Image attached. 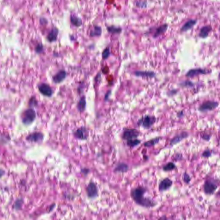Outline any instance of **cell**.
I'll list each match as a JSON object with an SVG mask.
<instances>
[{
	"mask_svg": "<svg viewBox=\"0 0 220 220\" xmlns=\"http://www.w3.org/2000/svg\"><path fill=\"white\" fill-rule=\"evenodd\" d=\"M147 191L148 190L146 187L138 186L132 189L130 196L132 200L138 205L149 209L155 207L157 205V203L151 198L144 197Z\"/></svg>",
	"mask_w": 220,
	"mask_h": 220,
	"instance_id": "1",
	"label": "cell"
},
{
	"mask_svg": "<svg viewBox=\"0 0 220 220\" xmlns=\"http://www.w3.org/2000/svg\"><path fill=\"white\" fill-rule=\"evenodd\" d=\"M219 187V184L216 180L209 179L205 181L203 186L204 192L207 195H212Z\"/></svg>",
	"mask_w": 220,
	"mask_h": 220,
	"instance_id": "2",
	"label": "cell"
},
{
	"mask_svg": "<svg viewBox=\"0 0 220 220\" xmlns=\"http://www.w3.org/2000/svg\"><path fill=\"white\" fill-rule=\"evenodd\" d=\"M156 121V118L154 116L147 115L143 116L138 120L137 125L144 129L148 130L150 129Z\"/></svg>",
	"mask_w": 220,
	"mask_h": 220,
	"instance_id": "3",
	"label": "cell"
},
{
	"mask_svg": "<svg viewBox=\"0 0 220 220\" xmlns=\"http://www.w3.org/2000/svg\"><path fill=\"white\" fill-rule=\"evenodd\" d=\"M36 117L35 112L33 108L27 109L22 114V122L24 124L29 125L34 122Z\"/></svg>",
	"mask_w": 220,
	"mask_h": 220,
	"instance_id": "4",
	"label": "cell"
},
{
	"mask_svg": "<svg viewBox=\"0 0 220 220\" xmlns=\"http://www.w3.org/2000/svg\"><path fill=\"white\" fill-rule=\"evenodd\" d=\"M141 133L139 131L135 129H125L122 133V139L124 140L137 138L140 136Z\"/></svg>",
	"mask_w": 220,
	"mask_h": 220,
	"instance_id": "5",
	"label": "cell"
},
{
	"mask_svg": "<svg viewBox=\"0 0 220 220\" xmlns=\"http://www.w3.org/2000/svg\"><path fill=\"white\" fill-rule=\"evenodd\" d=\"M219 105L217 102L208 101L203 103L198 108V110L201 112H206L212 111L217 108Z\"/></svg>",
	"mask_w": 220,
	"mask_h": 220,
	"instance_id": "6",
	"label": "cell"
},
{
	"mask_svg": "<svg viewBox=\"0 0 220 220\" xmlns=\"http://www.w3.org/2000/svg\"><path fill=\"white\" fill-rule=\"evenodd\" d=\"M173 181L169 178H165L160 181L159 184V191L162 193L169 190L173 185Z\"/></svg>",
	"mask_w": 220,
	"mask_h": 220,
	"instance_id": "7",
	"label": "cell"
},
{
	"mask_svg": "<svg viewBox=\"0 0 220 220\" xmlns=\"http://www.w3.org/2000/svg\"><path fill=\"white\" fill-rule=\"evenodd\" d=\"M86 192L87 196L90 198H94L98 196L97 187L95 183L90 182L86 188Z\"/></svg>",
	"mask_w": 220,
	"mask_h": 220,
	"instance_id": "8",
	"label": "cell"
},
{
	"mask_svg": "<svg viewBox=\"0 0 220 220\" xmlns=\"http://www.w3.org/2000/svg\"><path fill=\"white\" fill-rule=\"evenodd\" d=\"M39 92L43 96H46L51 97L53 94V90L51 87L47 84H40L38 86Z\"/></svg>",
	"mask_w": 220,
	"mask_h": 220,
	"instance_id": "9",
	"label": "cell"
},
{
	"mask_svg": "<svg viewBox=\"0 0 220 220\" xmlns=\"http://www.w3.org/2000/svg\"><path fill=\"white\" fill-rule=\"evenodd\" d=\"M189 136V133L187 132H182L179 134L174 137L170 140V144L171 146L176 145L177 144L181 142L185 138H187Z\"/></svg>",
	"mask_w": 220,
	"mask_h": 220,
	"instance_id": "10",
	"label": "cell"
},
{
	"mask_svg": "<svg viewBox=\"0 0 220 220\" xmlns=\"http://www.w3.org/2000/svg\"><path fill=\"white\" fill-rule=\"evenodd\" d=\"M43 135L40 132H35L30 134L26 137V140L30 142H39L42 141Z\"/></svg>",
	"mask_w": 220,
	"mask_h": 220,
	"instance_id": "11",
	"label": "cell"
},
{
	"mask_svg": "<svg viewBox=\"0 0 220 220\" xmlns=\"http://www.w3.org/2000/svg\"><path fill=\"white\" fill-rule=\"evenodd\" d=\"M74 136L76 138L80 140H86L88 137V133L85 127L79 128L74 132Z\"/></svg>",
	"mask_w": 220,
	"mask_h": 220,
	"instance_id": "12",
	"label": "cell"
},
{
	"mask_svg": "<svg viewBox=\"0 0 220 220\" xmlns=\"http://www.w3.org/2000/svg\"><path fill=\"white\" fill-rule=\"evenodd\" d=\"M207 73V70L200 68H194L191 69L187 73L186 76L188 78H193L196 76L202 74H205Z\"/></svg>",
	"mask_w": 220,
	"mask_h": 220,
	"instance_id": "13",
	"label": "cell"
},
{
	"mask_svg": "<svg viewBox=\"0 0 220 220\" xmlns=\"http://www.w3.org/2000/svg\"><path fill=\"white\" fill-rule=\"evenodd\" d=\"M197 23V20L195 19H191L186 22L181 27L180 31L181 32H186L187 31L192 29Z\"/></svg>",
	"mask_w": 220,
	"mask_h": 220,
	"instance_id": "14",
	"label": "cell"
},
{
	"mask_svg": "<svg viewBox=\"0 0 220 220\" xmlns=\"http://www.w3.org/2000/svg\"><path fill=\"white\" fill-rule=\"evenodd\" d=\"M168 25L167 23H164L163 24L159 26L156 29L153 35V38H156L159 37L160 36L164 34L167 30L168 29Z\"/></svg>",
	"mask_w": 220,
	"mask_h": 220,
	"instance_id": "15",
	"label": "cell"
},
{
	"mask_svg": "<svg viewBox=\"0 0 220 220\" xmlns=\"http://www.w3.org/2000/svg\"><path fill=\"white\" fill-rule=\"evenodd\" d=\"M212 28L211 25H206L203 26L199 30V36L200 38H204L208 37V36L209 35V33L211 32L212 31Z\"/></svg>",
	"mask_w": 220,
	"mask_h": 220,
	"instance_id": "16",
	"label": "cell"
},
{
	"mask_svg": "<svg viewBox=\"0 0 220 220\" xmlns=\"http://www.w3.org/2000/svg\"><path fill=\"white\" fill-rule=\"evenodd\" d=\"M66 72L64 70H61L53 77V81L55 84H60L66 79Z\"/></svg>",
	"mask_w": 220,
	"mask_h": 220,
	"instance_id": "17",
	"label": "cell"
},
{
	"mask_svg": "<svg viewBox=\"0 0 220 220\" xmlns=\"http://www.w3.org/2000/svg\"><path fill=\"white\" fill-rule=\"evenodd\" d=\"M58 34H59V30L56 27H54L49 33L47 36V39L49 42L56 41L57 40Z\"/></svg>",
	"mask_w": 220,
	"mask_h": 220,
	"instance_id": "18",
	"label": "cell"
},
{
	"mask_svg": "<svg viewBox=\"0 0 220 220\" xmlns=\"http://www.w3.org/2000/svg\"><path fill=\"white\" fill-rule=\"evenodd\" d=\"M134 74L137 77H142L146 78H153L155 76L156 74L154 72L151 71H136Z\"/></svg>",
	"mask_w": 220,
	"mask_h": 220,
	"instance_id": "19",
	"label": "cell"
},
{
	"mask_svg": "<svg viewBox=\"0 0 220 220\" xmlns=\"http://www.w3.org/2000/svg\"><path fill=\"white\" fill-rule=\"evenodd\" d=\"M161 138V137H156L155 138H152L150 140L145 142L144 143V146L146 148H150V147H153L158 144Z\"/></svg>",
	"mask_w": 220,
	"mask_h": 220,
	"instance_id": "20",
	"label": "cell"
},
{
	"mask_svg": "<svg viewBox=\"0 0 220 220\" xmlns=\"http://www.w3.org/2000/svg\"><path fill=\"white\" fill-rule=\"evenodd\" d=\"M86 100L84 96H82L80 99L77 105V108L79 112H83L84 111L86 107Z\"/></svg>",
	"mask_w": 220,
	"mask_h": 220,
	"instance_id": "21",
	"label": "cell"
},
{
	"mask_svg": "<svg viewBox=\"0 0 220 220\" xmlns=\"http://www.w3.org/2000/svg\"><path fill=\"white\" fill-rule=\"evenodd\" d=\"M129 167L126 163L121 162L117 165L114 171L120 173H126L129 170Z\"/></svg>",
	"mask_w": 220,
	"mask_h": 220,
	"instance_id": "22",
	"label": "cell"
},
{
	"mask_svg": "<svg viewBox=\"0 0 220 220\" xmlns=\"http://www.w3.org/2000/svg\"><path fill=\"white\" fill-rule=\"evenodd\" d=\"M102 33V28L100 26L95 25L90 32L91 37L100 36Z\"/></svg>",
	"mask_w": 220,
	"mask_h": 220,
	"instance_id": "23",
	"label": "cell"
},
{
	"mask_svg": "<svg viewBox=\"0 0 220 220\" xmlns=\"http://www.w3.org/2000/svg\"><path fill=\"white\" fill-rule=\"evenodd\" d=\"M177 168L175 164L172 162H168L166 165H164L162 167V170L164 172H168L173 171Z\"/></svg>",
	"mask_w": 220,
	"mask_h": 220,
	"instance_id": "24",
	"label": "cell"
},
{
	"mask_svg": "<svg viewBox=\"0 0 220 220\" xmlns=\"http://www.w3.org/2000/svg\"><path fill=\"white\" fill-rule=\"evenodd\" d=\"M71 23L76 27H80L82 24V21L81 19L76 16H72L70 18Z\"/></svg>",
	"mask_w": 220,
	"mask_h": 220,
	"instance_id": "25",
	"label": "cell"
},
{
	"mask_svg": "<svg viewBox=\"0 0 220 220\" xmlns=\"http://www.w3.org/2000/svg\"><path fill=\"white\" fill-rule=\"evenodd\" d=\"M126 142L127 145L130 148H134L136 147L140 144L141 143V141L137 138L135 139H130V140H127Z\"/></svg>",
	"mask_w": 220,
	"mask_h": 220,
	"instance_id": "26",
	"label": "cell"
},
{
	"mask_svg": "<svg viewBox=\"0 0 220 220\" xmlns=\"http://www.w3.org/2000/svg\"><path fill=\"white\" fill-rule=\"evenodd\" d=\"M107 30L108 32L112 34H119L122 31V29L119 27L111 26L107 27Z\"/></svg>",
	"mask_w": 220,
	"mask_h": 220,
	"instance_id": "27",
	"label": "cell"
},
{
	"mask_svg": "<svg viewBox=\"0 0 220 220\" xmlns=\"http://www.w3.org/2000/svg\"><path fill=\"white\" fill-rule=\"evenodd\" d=\"M182 179L185 184L188 185V184H190V182L191 180V178L190 175L187 172H185L183 174V176H182Z\"/></svg>",
	"mask_w": 220,
	"mask_h": 220,
	"instance_id": "28",
	"label": "cell"
},
{
	"mask_svg": "<svg viewBox=\"0 0 220 220\" xmlns=\"http://www.w3.org/2000/svg\"><path fill=\"white\" fill-rule=\"evenodd\" d=\"M212 151L209 149H205L201 155V156L204 158H208L212 155Z\"/></svg>",
	"mask_w": 220,
	"mask_h": 220,
	"instance_id": "29",
	"label": "cell"
},
{
	"mask_svg": "<svg viewBox=\"0 0 220 220\" xmlns=\"http://www.w3.org/2000/svg\"><path fill=\"white\" fill-rule=\"evenodd\" d=\"M110 55V51L109 48H106L103 51L102 53V59L103 60H106V59H108L109 56Z\"/></svg>",
	"mask_w": 220,
	"mask_h": 220,
	"instance_id": "30",
	"label": "cell"
},
{
	"mask_svg": "<svg viewBox=\"0 0 220 220\" xmlns=\"http://www.w3.org/2000/svg\"><path fill=\"white\" fill-rule=\"evenodd\" d=\"M29 104L31 107H35L37 105V101L35 98L32 97L29 101Z\"/></svg>",
	"mask_w": 220,
	"mask_h": 220,
	"instance_id": "31",
	"label": "cell"
},
{
	"mask_svg": "<svg viewBox=\"0 0 220 220\" xmlns=\"http://www.w3.org/2000/svg\"><path fill=\"white\" fill-rule=\"evenodd\" d=\"M43 50V47L41 43H39L36 47L35 50L37 53H42Z\"/></svg>",
	"mask_w": 220,
	"mask_h": 220,
	"instance_id": "32",
	"label": "cell"
},
{
	"mask_svg": "<svg viewBox=\"0 0 220 220\" xmlns=\"http://www.w3.org/2000/svg\"><path fill=\"white\" fill-rule=\"evenodd\" d=\"M211 136L209 135H208L207 134H203L202 136H201V138L204 140V141H207V142H209Z\"/></svg>",
	"mask_w": 220,
	"mask_h": 220,
	"instance_id": "33",
	"label": "cell"
},
{
	"mask_svg": "<svg viewBox=\"0 0 220 220\" xmlns=\"http://www.w3.org/2000/svg\"><path fill=\"white\" fill-rule=\"evenodd\" d=\"M182 85L185 86H193V84L191 81H185L182 84Z\"/></svg>",
	"mask_w": 220,
	"mask_h": 220,
	"instance_id": "34",
	"label": "cell"
},
{
	"mask_svg": "<svg viewBox=\"0 0 220 220\" xmlns=\"http://www.w3.org/2000/svg\"><path fill=\"white\" fill-rule=\"evenodd\" d=\"M22 203H23L21 202V200H17V202L15 203V205H14L15 208L17 209H19V208H20L19 206V205H22Z\"/></svg>",
	"mask_w": 220,
	"mask_h": 220,
	"instance_id": "35",
	"label": "cell"
},
{
	"mask_svg": "<svg viewBox=\"0 0 220 220\" xmlns=\"http://www.w3.org/2000/svg\"><path fill=\"white\" fill-rule=\"evenodd\" d=\"M111 91H108V92H107V93H106V95H105V97H104V99H105V100H108V99L109 98V96L111 95Z\"/></svg>",
	"mask_w": 220,
	"mask_h": 220,
	"instance_id": "36",
	"label": "cell"
},
{
	"mask_svg": "<svg viewBox=\"0 0 220 220\" xmlns=\"http://www.w3.org/2000/svg\"><path fill=\"white\" fill-rule=\"evenodd\" d=\"M81 172L84 175H87V174L89 173V170L88 169H86L85 168L84 169H82L81 170Z\"/></svg>",
	"mask_w": 220,
	"mask_h": 220,
	"instance_id": "37",
	"label": "cell"
},
{
	"mask_svg": "<svg viewBox=\"0 0 220 220\" xmlns=\"http://www.w3.org/2000/svg\"><path fill=\"white\" fill-rule=\"evenodd\" d=\"M5 173V172L4 170H2V169H0V177H2L4 175Z\"/></svg>",
	"mask_w": 220,
	"mask_h": 220,
	"instance_id": "38",
	"label": "cell"
}]
</instances>
